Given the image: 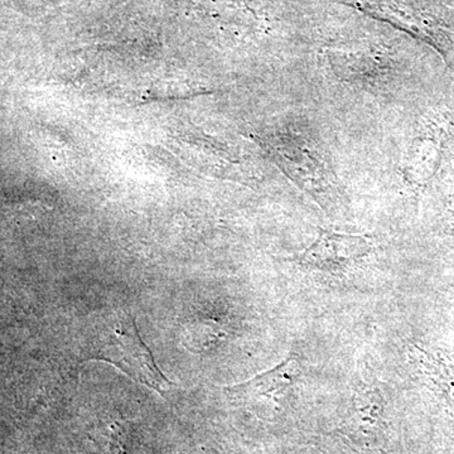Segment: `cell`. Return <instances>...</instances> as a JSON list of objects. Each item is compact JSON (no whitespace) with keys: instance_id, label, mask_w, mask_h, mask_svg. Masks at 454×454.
I'll list each match as a JSON object with an SVG mask.
<instances>
[{"instance_id":"6da1fadb","label":"cell","mask_w":454,"mask_h":454,"mask_svg":"<svg viewBox=\"0 0 454 454\" xmlns=\"http://www.w3.org/2000/svg\"><path fill=\"white\" fill-rule=\"evenodd\" d=\"M86 354L91 360L112 364L134 381L162 395L172 387L158 369L151 349L140 339L133 317L116 316L115 322L103 325L88 343Z\"/></svg>"},{"instance_id":"7a4b0ae2","label":"cell","mask_w":454,"mask_h":454,"mask_svg":"<svg viewBox=\"0 0 454 454\" xmlns=\"http://www.w3.org/2000/svg\"><path fill=\"white\" fill-rule=\"evenodd\" d=\"M355 8L367 16L389 23L395 28L408 33L415 40L424 42L437 51L444 61H450L454 47L452 32L435 18L427 16L422 12L396 4L393 2H378V0H357L352 3Z\"/></svg>"},{"instance_id":"3957f363","label":"cell","mask_w":454,"mask_h":454,"mask_svg":"<svg viewBox=\"0 0 454 454\" xmlns=\"http://www.w3.org/2000/svg\"><path fill=\"white\" fill-rule=\"evenodd\" d=\"M450 122L444 116H435L420 125V129L406 149L403 173L413 186L429 184L443 162Z\"/></svg>"},{"instance_id":"277c9868","label":"cell","mask_w":454,"mask_h":454,"mask_svg":"<svg viewBox=\"0 0 454 454\" xmlns=\"http://www.w3.org/2000/svg\"><path fill=\"white\" fill-rule=\"evenodd\" d=\"M372 253V244L361 235L322 230L312 245L300 256L304 267L325 273H340Z\"/></svg>"},{"instance_id":"5b68a950","label":"cell","mask_w":454,"mask_h":454,"mask_svg":"<svg viewBox=\"0 0 454 454\" xmlns=\"http://www.w3.org/2000/svg\"><path fill=\"white\" fill-rule=\"evenodd\" d=\"M301 365L295 357H288L274 369L260 373L250 380L227 387V391L240 396L269 397L278 399L297 382Z\"/></svg>"},{"instance_id":"8992f818","label":"cell","mask_w":454,"mask_h":454,"mask_svg":"<svg viewBox=\"0 0 454 454\" xmlns=\"http://www.w3.org/2000/svg\"><path fill=\"white\" fill-rule=\"evenodd\" d=\"M417 358L427 380L441 393L454 411V365L423 349H418Z\"/></svg>"},{"instance_id":"52a82bcc","label":"cell","mask_w":454,"mask_h":454,"mask_svg":"<svg viewBox=\"0 0 454 454\" xmlns=\"http://www.w3.org/2000/svg\"><path fill=\"white\" fill-rule=\"evenodd\" d=\"M450 211H452V219L454 221V199H453V201H452V207H450Z\"/></svg>"}]
</instances>
